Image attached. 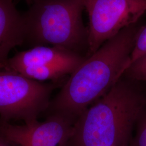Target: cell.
I'll return each instance as SVG.
<instances>
[{"instance_id":"7a4b0ae2","label":"cell","mask_w":146,"mask_h":146,"mask_svg":"<svg viewBox=\"0 0 146 146\" xmlns=\"http://www.w3.org/2000/svg\"><path fill=\"white\" fill-rule=\"evenodd\" d=\"M138 82L123 75L76 120L68 146H129L146 108Z\"/></svg>"},{"instance_id":"6da1fadb","label":"cell","mask_w":146,"mask_h":146,"mask_svg":"<svg viewBox=\"0 0 146 146\" xmlns=\"http://www.w3.org/2000/svg\"><path fill=\"white\" fill-rule=\"evenodd\" d=\"M144 26L126 27L87 57L50 100L45 111L76 121L80 115L106 94L131 62L136 38Z\"/></svg>"},{"instance_id":"8fae6325","label":"cell","mask_w":146,"mask_h":146,"mask_svg":"<svg viewBox=\"0 0 146 146\" xmlns=\"http://www.w3.org/2000/svg\"><path fill=\"white\" fill-rule=\"evenodd\" d=\"M135 136L129 146H146V108L142 113L136 123Z\"/></svg>"},{"instance_id":"7c38bea8","label":"cell","mask_w":146,"mask_h":146,"mask_svg":"<svg viewBox=\"0 0 146 146\" xmlns=\"http://www.w3.org/2000/svg\"><path fill=\"white\" fill-rule=\"evenodd\" d=\"M146 54V26H144L136 38L135 46L131 55V64Z\"/></svg>"},{"instance_id":"5b68a950","label":"cell","mask_w":146,"mask_h":146,"mask_svg":"<svg viewBox=\"0 0 146 146\" xmlns=\"http://www.w3.org/2000/svg\"><path fill=\"white\" fill-rule=\"evenodd\" d=\"M89 16L87 57L146 11V0H84Z\"/></svg>"},{"instance_id":"8992f818","label":"cell","mask_w":146,"mask_h":146,"mask_svg":"<svg viewBox=\"0 0 146 146\" xmlns=\"http://www.w3.org/2000/svg\"><path fill=\"white\" fill-rule=\"evenodd\" d=\"M75 121L58 114L47 115L45 121L36 120L15 125L0 119V135L13 146H68Z\"/></svg>"},{"instance_id":"3957f363","label":"cell","mask_w":146,"mask_h":146,"mask_svg":"<svg viewBox=\"0 0 146 146\" xmlns=\"http://www.w3.org/2000/svg\"><path fill=\"white\" fill-rule=\"evenodd\" d=\"M23 15L24 43L31 47H61L88 52V29L84 26V0H33Z\"/></svg>"},{"instance_id":"277c9868","label":"cell","mask_w":146,"mask_h":146,"mask_svg":"<svg viewBox=\"0 0 146 146\" xmlns=\"http://www.w3.org/2000/svg\"><path fill=\"white\" fill-rule=\"evenodd\" d=\"M56 83H44L15 72L0 69V119L28 124L45 113Z\"/></svg>"},{"instance_id":"30bf717a","label":"cell","mask_w":146,"mask_h":146,"mask_svg":"<svg viewBox=\"0 0 146 146\" xmlns=\"http://www.w3.org/2000/svg\"><path fill=\"white\" fill-rule=\"evenodd\" d=\"M122 75L138 82H146V54L131 63Z\"/></svg>"},{"instance_id":"ba28073f","label":"cell","mask_w":146,"mask_h":146,"mask_svg":"<svg viewBox=\"0 0 146 146\" xmlns=\"http://www.w3.org/2000/svg\"><path fill=\"white\" fill-rule=\"evenodd\" d=\"M23 16L11 0H0V69L13 49L24 43Z\"/></svg>"},{"instance_id":"52a82bcc","label":"cell","mask_w":146,"mask_h":146,"mask_svg":"<svg viewBox=\"0 0 146 146\" xmlns=\"http://www.w3.org/2000/svg\"><path fill=\"white\" fill-rule=\"evenodd\" d=\"M86 58L81 54L63 48L36 46L9 58L2 69L14 70L26 66L63 67L74 72Z\"/></svg>"},{"instance_id":"9c48e42d","label":"cell","mask_w":146,"mask_h":146,"mask_svg":"<svg viewBox=\"0 0 146 146\" xmlns=\"http://www.w3.org/2000/svg\"><path fill=\"white\" fill-rule=\"evenodd\" d=\"M12 71L37 81L44 82L50 80L55 82L67 75H70L73 73V71L70 69L63 67L44 66L22 67Z\"/></svg>"},{"instance_id":"4fadbf2b","label":"cell","mask_w":146,"mask_h":146,"mask_svg":"<svg viewBox=\"0 0 146 146\" xmlns=\"http://www.w3.org/2000/svg\"><path fill=\"white\" fill-rule=\"evenodd\" d=\"M0 146H12L5 140V139L0 135Z\"/></svg>"},{"instance_id":"5bb4252c","label":"cell","mask_w":146,"mask_h":146,"mask_svg":"<svg viewBox=\"0 0 146 146\" xmlns=\"http://www.w3.org/2000/svg\"><path fill=\"white\" fill-rule=\"evenodd\" d=\"M31 1H33V0H31Z\"/></svg>"}]
</instances>
